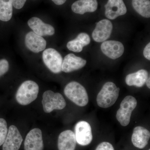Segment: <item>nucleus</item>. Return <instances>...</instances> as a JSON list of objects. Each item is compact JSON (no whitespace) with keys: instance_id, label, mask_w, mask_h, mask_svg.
I'll list each match as a JSON object with an SVG mask.
<instances>
[{"instance_id":"9d476101","label":"nucleus","mask_w":150,"mask_h":150,"mask_svg":"<svg viewBox=\"0 0 150 150\" xmlns=\"http://www.w3.org/2000/svg\"><path fill=\"white\" fill-rule=\"evenodd\" d=\"M23 139L16 126L12 125L9 128L5 141L3 144V150H18Z\"/></svg>"},{"instance_id":"4be33fe9","label":"nucleus","mask_w":150,"mask_h":150,"mask_svg":"<svg viewBox=\"0 0 150 150\" xmlns=\"http://www.w3.org/2000/svg\"><path fill=\"white\" fill-rule=\"evenodd\" d=\"M132 6L134 10L144 17H150L149 0H132Z\"/></svg>"},{"instance_id":"dca6fc26","label":"nucleus","mask_w":150,"mask_h":150,"mask_svg":"<svg viewBox=\"0 0 150 150\" xmlns=\"http://www.w3.org/2000/svg\"><path fill=\"white\" fill-rule=\"evenodd\" d=\"M150 138L149 130L142 126H137L134 129L131 141L136 147L142 149L148 144Z\"/></svg>"},{"instance_id":"6e6552de","label":"nucleus","mask_w":150,"mask_h":150,"mask_svg":"<svg viewBox=\"0 0 150 150\" xmlns=\"http://www.w3.org/2000/svg\"><path fill=\"white\" fill-rule=\"evenodd\" d=\"M25 150H43L44 149L42 131L38 128L30 130L25 137Z\"/></svg>"},{"instance_id":"4468645a","label":"nucleus","mask_w":150,"mask_h":150,"mask_svg":"<svg viewBox=\"0 0 150 150\" xmlns=\"http://www.w3.org/2000/svg\"><path fill=\"white\" fill-rule=\"evenodd\" d=\"M25 41L26 47L35 53L45 50L47 44L46 40L42 36L37 35L33 31L27 33Z\"/></svg>"},{"instance_id":"bb28decb","label":"nucleus","mask_w":150,"mask_h":150,"mask_svg":"<svg viewBox=\"0 0 150 150\" xmlns=\"http://www.w3.org/2000/svg\"><path fill=\"white\" fill-rule=\"evenodd\" d=\"M144 56L146 59L150 60V43H148L144 50Z\"/></svg>"},{"instance_id":"1a4fd4ad","label":"nucleus","mask_w":150,"mask_h":150,"mask_svg":"<svg viewBox=\"0 0 150 150\" xmlns=\"http://www.w3.org/2000/svg\"><path fill=\"white\" fill-rule=\"evenodd\" d=\"M112 30V23L107 19L100 21L96 24L92 33V38L96 42L101 43L109 38Z\"/></svg>"},{"instance_id":"5701e85b","label":"nucleus","mask_w":150,"mask_h":150,"mask_svg":"<svg viewBox=\"0 0 150 150\" xmlns=\"http://www.w3.org/2000/svg\"><path fill=\"white\" fill-rule=\"evenodd\" d=\"M7 124L4 118H0V146L4 144L7 135Z\"/></svg>"},{"instance_id":"b1692460","label":"nucleus","mask_w":150,"mask_h":150,"mask_svg":"<svg viewBox=\"0 0 150 150\" xmlns=\"http://www.w3.org/2000/svg\"><path fill=\"white\" fill-rule=\"evenodd\" d=\"M9 63L6 59L0 60V77L8 71Z\"/></svg>"},{"instance_id":"393cba45","label":"nucleus","mask_w":150,"mask_h":150,"mask_svg":"<svg viewBox=\"0 0 150 150\" xmlns=\"http://www.w3.org/2000/svg\"><path fill=\"white\" fill-rule=\"evenodd\" d=\"M96 150H115L112 144L107 142L100 143L97 147Z\"/></svg>"},{"instance_id":"a878e982","label":"nucleus","mask_w":150,"mask_h":150,"mask_svg":"<svg viewBox=\"0 0 150 150\" xmlns=\"http://www.w3.org/2000/svg\"><path fill=\"white\" fill-rule=\"evenodd\" d=\"M27 0H12L13 7L16 9H21L24 6Z\"/></svg>"},{"instance_id":"c85d7f7f","label":"nucleus","mask_w":150,"mask_h":150,"mask_svg":"<svg viewBox=\"0 0 150 150\" xmlns=\"http://www.w3.org/2000/svg\"><path fill=\"white\" fill-rule=\"evenodd\" d=\"M150 77H148L146 81V85L147 86L148 88H150Z\"/></svg>"},{"instance_id":"412c9836","label":"nucleus","mask_w":150,"mask_h":150,"mask_svg":"<svg viewBox=\"0 0 150 150\" xmlns=\"http://www.w3.org/2000/svg\"><path fill=\"white\" fill-rule=\"evenodd\" d=\"M13 13L12 0H0V20L5 22L10 20Z\"/></svg>"},{"instance_id":"f8f14e48","label":"nucleus","mask_w":150,"mask_h":150,"mask_svg":"<svg viewBox=\"0 0 150 150\" xmlns=\"http://www.w3.org/2000/svg\"><path fill=\"white\" fill-rule=\"evenodd\" d=\"M101 50L108 58L112 59H118L123 55L124 51L123 44L116 40H105L101 45Z\"/></svg>"},{"instance_id":"c756f323","label":"nucleus","mask_w":150,"mask_h":150,"mask_svg":"<svg viewBox=\"0 0 150 150\" xmlns=\"http://www.w3.org/2000/svg\"><path fill=\"white\" fill-rule=\"evenodd\" d=\"M149 150H150V149H149Z\"/></svg>"},{"instance_id":"f3484780","label":"nucleus","mask_w":150,"mask_h":150,"mask_svg":"<svg viewBox=\"0 0 150 150\" xmlns=\"http://www.w3.org/2000/svg\"><path fill=\"white\" fill-rule=\"evenodd\" d=\"M76 142L74 133L72 131H63L58 138V149L59 150H75Z\"/></svg>"},{"instance_id":"2eb2a0df","label":"nucleus","mask_w":150,"mask_h":150,"mask_svg":"<svg viewBox=\"0 0 150 150\" xmlns=\"http://www.w3.org/2000/svg\"><path fill=\"white\" fill-rule=\"evenodd\" d=\"M28 24L33 32L40 36L52 35L55 33V29L53 26L44 23L40 19L36 17L30 19Z\"/></svg>"},{"instance_id":"a211bd4d","label":"nucleus","mask_w":150,"mask_h":150,"mask_svg":"<svg viewBox=\"0 0 150 150\" xmlns=\"http://www.w3.org/2000/svg\"><path fill=\"white\" fill-rule=\"evenodd\" d=\"M98 6L97 0H78L73 3L71 9L75 13L83 15L87 12H94Z\"/></svg>"},{"instance_id":"0eeeda50","label":"nucleus","mask_w":150,"mask_h":150,"mask_svg":"<svg viewBox=\"0 0 150 150\" xmlns=\"http://www.w3.org/2000/svg\"><path fill=\"white\" fill-rule=\"evenodd\" d=\"M74 134L76 142L81 146L88 145L92 141L91 126L86 121H80L76 123Z\"/></svg>"},{"instance_id":"7ed1b4c3","label":"nucleus","mask_w":150,"mask_h":150,"mask_svg":"<svg viewBox=\"0 0 150 150\" xmlns=\"http://www.w3.org/2000/svg\"><path fill=\"white\" fill-rule=\"evenodd\" d=\"M65 96L75 104L81 107L86 106L88 102V96L86 89L80 83L72 81L66 86Z\"/></svg>"},{"instance_id":"423d86ee","label":"nucleus","mask_w":150,"mask_h":150,"mask_svg":"<svg viewBox=\"0 0 150 150\" xmlns=\"http://www.w3.org/2000/svg\"><path fill=\"white\" fill-rule=\"evenodd\" d=\"M42 56L44 64L52 73L59 74L62 71L63 58L56 50L52 48L46 49Z\"/></svg>"},{"instance_id":"f257e3e1","label":"nucleus","mask_w":150,"mask_h":150,"mask_svg":"<svg viewBox=\"0 0 150 150\" xmlns=\"http://www.w3.org/2000/svg\"><path fill=\"white\" fill-rule=\"evenodd\" d=\"M39 86L33 81H25L18 89L16 96L17 102L22 105L30 104L37 98Z\"/></svg>"},{"instance_id":"ddd939ff","label":"nucleus","mask_w":150,"mask_h":150,"mask_svg":"<svg viewBox=\"0 0 150 150\" xmlns=\"http://www.w3.org/2000/svg\"><path fill=\"white\" fill-rule=\"evenodd\" d=\"M86 61L76 56L74 54H69L65 56L62 65V71L70 73L82 69L85 66Z\"/></svg>"},{"instance_id":"f03ea898","label":"nucleus","mask_w":150,"mask_h":150,"mask_svg":"<svg viewBox=\"0 0 150 150\" xmlns=\"http://www.w3.org/2000/svg\"><path fill=\"white\" fill-rule=\"evenodd\" d=\"M119 91L120 88L113 83L108 82L105 83L97 96L98 106L104 108L112 106L118 99Z\"/></svg>"},{"instance_id":"aec40b11","label":"nucleus","mask_w":150,"mask_h":150,"mask_svg":"<svg viewBox=\"0 0 150 150\" xmlns=\"http://www.w3.org/2000/svg\"><path fill=\"white\" fill-rule=\"evenodd\" d=\"M149 77V73L146 70L142 69L137 72L127 75L126 78V83L129 86L142 87Z\"/></svg>"},{"instance_id":"20e7f679","label":"nucleus","mask_w":150,"mask_h":150,"mask_svg":"<svg viewBox=\"0 0 150 150\" xmlns=\"http://www.w3.org/2000/svg\"><path fill=\"white\" fill-rule=\"evenodd\" d=\"M43 110L50 113L54 110H62L66 106V100L63 96L59 93L48 90L43 94L42 100Z\"/></svg>"},{"instance_id":"9b49d317","label":"nucleus","mask_w":150,"mask_h":150,"mask_svg":"<svg viewBox=\"0 0 150 150\" xmlns=\"http://www.w3.org/2000/svg\"><path fill=\"white\" fill-rule=\"evenodd\" d=\"M105 8V14L109 19H115L127 12V8L123 0H108Z\"/></svg>"},{"instance_id":"6ab92c4d","label":"nucleus","mask_w":150,"mask_h":150,"mask_svg":"<svg viewBox=\"0 0 150 150\" xmlns=\"http://www.w3.org/2000/svg\"><path fill=\"white\" fill-rule=\"evenodd\" d=\"M90 42V38L88 34L81 33L75 39L67 43V47L70 51L79 53L82 51L83 47L88 45Z\"/></svg>"},{"instance_id":"39448f33","label":"nucleus","mask_w":150,"mask_h":150,"mask_svg":"<svg viewBox=\"0 0 150 150\" xmlns=\"http://www.w3.org/2000/svg\"><path fill=\"white\" fill-rule=\"evenodd\" d=\"M137 105V101L134 97L128 96L125 97L117 110L116 117L121 126H126L130 123L131 113Z\"/></svg>"},{"instance_id":"cd10ccee","label":"nucleus","mask_w":150,"mask_h":150,"mask_svg":"<svg viewBox=\"0 0 150 150\" xmlns=\"http://www.w3.org/2000/svg\"><path fill=\"white\" fill-rule=\"evenodd\" d=\"M55 4L57 5H62L64 4L67 0H51Z\"/></svg>"}]
</instances>
